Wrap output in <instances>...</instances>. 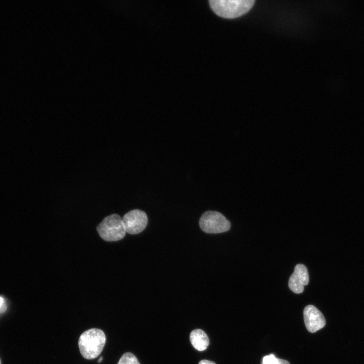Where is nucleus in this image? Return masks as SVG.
<instances>
[{"instance_id": "1", "label": "nucleus", "mask_w": 364, "mask_h": 364, "mask_svg": "<svg viewBox=\"0 0 364 364\" xmlns=\"http://www.w3.org/2000/svg\"><path fill=\"white\" fill-rule=\"evenodd\" d=\"M105 342L106 336L103 331L97 328L87 330L79 338L80 353L85 359H94L100 354Z\"/></svg>"}, {"instance_id": "2", "label": "nucleus", "mask_w": 364, "mask_h": 364, "mask_svg": "<svg viewBox=\"0 0 364 364\" xmlns=\"http://www.w3.org/2000/svg\"><path fill=\"white\" fill-rule=\"evenodd\" d=\"M254 0H210L212 10L218 16L235 18L245 14L253 7Z\"/></svg>"}, {"instance_id": "3", "label": "nucleus", "mask_w": 364, "mask_h": 364, "mask_svg": "<svg viewBox=\"0 0 364 364\" xmlns=\"http://www.w3.org/2000/svg\"><path fill=\"white\" fill-rule=\"evenodd\" d=\"M97 230L100 237L107 242L119 241L126 234L122 218L117 214L104 218L98 225Z\"/></svg>"}, {"instance_id": "4", "label": "nucleus", "mask_w": 364, "mask_h": 364, "mask_svg": "<svg viewBox=\"0 0 364 364\" xmlns=\"http://www.w3.org/2000/svg\"><path fill=\"white\" fill-rule=\"evenodd\" d=\"M199 225L206 233L218 234L229 231L231 223L221 213L215 211H207L201 216Z\"/></svg>"}, {"instance_id": "5", "label": "nucleus", "mask_w": 364, "mask_h": 364, "mask_svg": "<svg viewBox=\"0 0 364 364\" xmlns=\"http://www.w3.org/2000/svg\"><path fill=\"white\" fill-rule=\"evenodd\" d=\"M122 220L125 232L131 235L142 232L148 223L147 214L139 209L129 211L123 216Z\"/></svg>"}, {"instance_id": "6", "label": "nucleus", "mask_w": 364, "mask_h": 364, "mask_svg": "<svg viewBox=\"0 0 364 364\" xmlns=\"http://www.w3.org/2000/svg\"><path fill=\"white\" fill-rule=\"evenodd\" d=\"M303 316L305 327L309 332L314 333L326 325L323 314L312 305H308L304 308Z\"/></svg>"}, {"instance_id": "7", "label": "nucleus", "mask_w": 364, "mask_h": 364, "mask_svg": "<svg viewBox=\"0 0 364 364\" xmlns=\"http://www.w3.org/2000/svg\"><path fill=\"white\" fill-rule=\"evenodd\" d=\"M308 282L309 276L306 267L302 264H297L289 280V288L293 292L299 294L303 291L304 286Z\"/></svg>"}, {"instance_id": "8", "label": "nucleus", "mask_w": 364, "mask_h": 364, "mask_svg": "<svg viewBox=\"0 0 364 364\" xmlns=\"http://www.w3.org/2000/svg\"><path fill=\"white\" fill-rule=\"evenodd\" d=\"M190 339L193 346L200 351L205 350L209 344L207 335L201 329L192 331L190 335Z\"/></svg>"}, {"instance_id": "9", "label": "nucleus", "mask_w": 364, "mask_h": 364, "mask_svg": "<svg viewBox=\"0 0 364 364\" xmlns=\"http://www.w3.org/2000/svg\"><path fill=\"white\" fill-rule=\"evenodd\" d=\"M117 364H140L137 358L130 352H126L120 358Z\"/></svg>"}, {"instance_id": "10", "label": "nucleus", "mask_w": 364, "mask_h": 364, "mask_svg": "<svg viewBox=\"0 0 364 364\" xmlns=\"http://www.w3.org/2000/svg\"><path fill=\"white\" fill-rule=\"evenodd\" d=\"M262 364H290L286 360L278 358L274 354H270L263 357Z\"/></svg>"}, {"instance_id": "11", "label": "nucleus", "mask_w": 364, "mask_h": 364, "mask_svg": "<svg viewBox=\"0 0 364 364\" xmlns=\"http://www.w3.org/2000/svg\"><path fill=\"white\" fill-rule=\"evenodd\" d=\"M199 364H216V363L215 362L210 361V360L203 359V360H201L199 362Z\"/></svg>"}, {"instance_id": "12", "label": "nucleus", "mask_w": 364, "mask_h": 364, "mask_svg": "<svg viewBox=\"0 0 364 364\" xmlns=\"http://www.w3.org/2000/svg\"><path fill=\"white\" fill-rule=\"evenodd\" d=\"M4 303V299L3 298L0 297V308L2 306Z\"/></svg>"}, {"instance_id": "13", "label": "nucleus", "mask_w": 364, "mask_h": 364, "mask_svg": "<svg viewBox=\"0 0 364 364\" xmlns=\"http://www.w3.org/2000/svg\"><path fill=\"white\" fill-rule=\"evenodd\" d=\"M102 359H103V357H102V356H101V357L99 358L98 362H101L102 361Z\"/></svg>"}]
</instances>
